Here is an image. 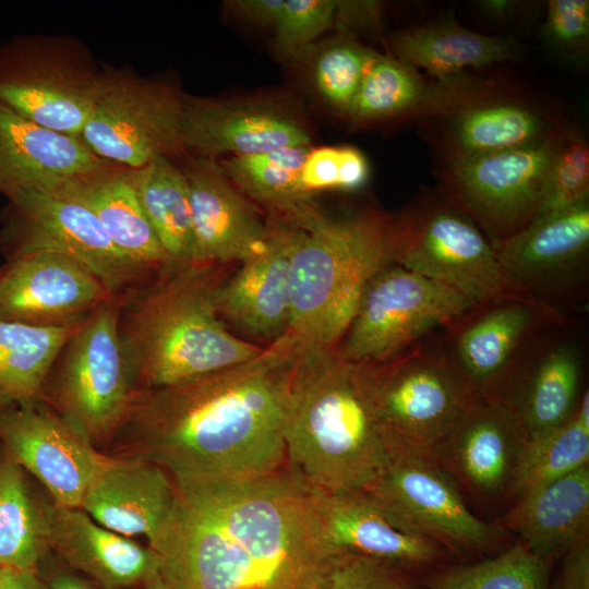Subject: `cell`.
<instances>
[{
	"label": "cell",
	"mask_w": 589,
	"mask_h": 589,
	"mask_svg": "<svg viewBox=\"0 0 589 589\" xmlns=\"http://www.w3.org/2000/svg\"><path fill=\"white\" fill-rule=\"evenodd\" d=\"M108 164L81 137L43 128L0 103V194L49 191Z\"/></svg>",
	"instance_id": "obj_26"
},
{
	"label": "cell",
	"mask_w": 589,
	"mask_h": 589,
	"mask_svg": "<svg viewBox=\"0 0 589 589\" xmlns=\"http://www.w3.org/2000/svg\"><path fill=\"white\" fill-rule=\"evenodd\" d=\"M80 324L48 327L0 321V404L41 402L52 366Z\"/></svg>",
	"instance_id": "obj_31"
},
{
	"label": "cell",
	"mask_w": 589,
	"mask_h": 589,
	"mask_svg": "<svg viewBox=\"0 0 589 589\" xmlns=\"http://www.w3.org/2000/svg\"><path fill=\"white\" fill-rule=\"evenodd\" d=\"M105 79L74 40L31 39L0 61V103L43 128L81 137Z\"/></svg>",
	"instance_id": "obj_10"
},
{
	"label": "cell",
	"mask_w": 589,
	"mask_h": 589,
	"mask_svg": "<svg viewBox=\"0 0 589 589\" xmlns=\"http://www.w3.org/2000/svg\"><path fill=\"white\" fill-rule=\"evenodd\" d=\"M293 359L286 334L243 363L137 389L107 455L147 460L173 479H244L283 468Z\"/></svg>",
	"instance_id": "obj_2"
},
{
	"label": "cell",
	"mask_w": 589,
	"mask_h": 589,
	"mask_svg": "<svg viewBox=\"0 0 589 589\" xmlns=\"http://www.w3.org/2000/svg\"><path fill=\"white\" fill-rule=\"evenodd\" d=\"M181 111L182 94L169 84L107 72L81 139L99 158L136 169L158 156L185 153Z\"/></svg>",
	"instance_id": "obj_14"
},
{
	"label": "cell",
	"mask_w": 589,
	"mask_h": 589,
	"mask_svg": "<svg viewBox=\"0 0 589 589\" xmlns=\"http://www.w3.org/2000/svg\"><path fill=\"white\" fill-rule=\"evenodd\" d=\"M492 247L514 294L565 315L563 306L587 277L589 204L541 214Z\"/></svg>",
	"instance_id": "obj_15"
},
{
	"label": "cell",
	"mask_w": 589,
	"mask_h": 589,
	"mask_svg": "<svg viewBox=\"0 0 589 589\" xmlns=\"http://www.w3.org/2000/svg\"><path fill=\"white\" fill-rule=\"evenodd\" d=\"M173 481L172 514L148 543L169 589H325L344 553L328 540L320 493L286 465L252 478Z\"/></svg>",
	"instance_id": "obj_1"
},
{
	"label": "cell",
	"mask_w": 589,
	"mask_h": 589,
	"mask_svg": "<svg viewBox=\"0 0 589 589\" xmlns=\"http://www.w3.org/2000/svg\"><path fill=\"white\" fill-rule=\"evenodd\" d=\"M549 566L516 540L485 558L433 570L422 578V589H549Z\"/></svg>",
	"instance_id": "obj_37"
},
{
	"label": "cell",
	"mask_w": 589,
	"mask_h": 589,
	"mask_svg": "<svg viewBox=\"0 0 589 589\" xmlns=\"http://www.w3.org/2000/svg\"><path fill=\"white\" fill-rule=\"evenodd\" d=\"M228 3L237 14L251 23L275 26L285 0H239Z\"/></svg>",
	"instance_id": "obj_47"
},
{
	"label": "cell",
	"mask_w": 589,
	"mask_h": 589,
	"mask_svg": "<svg viewBox=\"0 0 589 589\" xmlns=\"http://www.w3.org/2000/svg\"><path fill=\"white\" fill-rule=\"evenodd\" d=\"M231 264L168 265L121 297L119 333L136 389L178 384L249 361L264 348L231 334L217 294Z\"/></svg>",
	"instance_id": "obj_3"
},
{
	"label": "cell",
	"mask_w": 589,
	"mask_h": 589,
	"mask_svg": "<svg viewBox=\"0 0 589 589\" xmlns=\"http://www.w3.org/2000/svg\"><path fill=\"white\" fill-rule=\"evenodd\" d=\"M444 85L428 86L417 69L397 58L378 55L369 65L349 116L356 121H371L420 109H445L450 105Z\"/></svg>",
	"instance_id": "obj_36"
},
{
	"label": "cell",
	"mask_w": 589,
	"mask_h": 589,
	"mask_svg": "<svg viewBox=\"0 0 589 589\" xmlns=\"http://www.w3.org/2000/svg\"><path fill=\"white\" fill-rule=\"evenodd\" d=\"M589 465V392L581 393L570 417L545 435L528 442L513 502L521 494Z\"/></svg>",
	"instance_id": "obj_38"
},
{
	"label": "cell",
	"mask_w": 589,
	"mask_h": 589,
	"mask_svg": "<svg viewBox=\"0 0 589 589\" xmlns=\"http://www.w3.org/2000/svg\"><path fill=\"white\" fill-rule=\"evenodd\" d=\"M182 171L189 185L194 262L243 263L263 251L268 224L233 188L216 159L195 156Z\"/></svg>",
	"instance_id": "obj_23"
},
{
	"label": "cell",
	"mask_w": 589,
	"mask_h": 589,
	"mask_svg": "<svg viewBox=\"0 0 589 589\" xmlns=\"http://www.w3.org/2000/svg\"><path fill=\"white\" fill-rule=\"evenodd\" d=\"M120 304L121 297H112L80 324L44 394L49 407L97 448L108 446L137 390L120 338Z\"/></svg>",
	"instance_id": "obj_7"
},
{
	"label": "cell",
	"mask_w": 589,
	"mask_h": 589,
	"mask_svg": "<svg viewBox=\"0 0 589 589\" xmlns=\"http://www.w3.org/2000/svg\"><path fill=\"white\" fill-rule=\"evenodd\" d=\"M284 438L287 468L321 494L364 491L377 477L387 449L337 348L294 345Z\"/></svg>",
	"instance_id": "obj_4"
},
{
	"label": "cell",
	"mask_w": 589,
	"mask_h": 589,
	"mask_svg": "<svg viewBox=\"0 0 589 589\" xmlns=\"http://www.w3.org/2000/svg\"><path fill=\"white\" fill-rule=\"evenodd\" d=\"M497 524L551 561L588 538L589 465L518 496Z\"/></svg>",
	"instance_id": "obj_28"
},
{
	"label": "cell",
	"mask_w": 589,
	"mask_h": 589,
	"mask_svg": "<svg viewBox=\"0 0 589 589\" xmlns=\"http://www.w3.org/2000/svg\"><path fill=\"white\" fill-rule=\"evenodd\" d=\"M0 440L8 457L46 488L53 504L63 507H81L107 459V454L41 402L2 406Z\"/></svg>",
	"instance_id": "obj_18"
},
{
	"label": "cell",
	"mask_w": 589,
	"mask_h": 589,
	"mask_svg": "<svg viewBox=\"0 0 589 589\" xmlns=\"http://www.w3.org/2000/svg\"><path fill=\"white\" fill-rule=\"evenodd\" d=\"M326 533L339 553H352L406 569L420 577L452 557L438 545L395 526L364 491L321 494Z\"/></svg>",
	"instance_id": "obj_27"
},
{
	"label": "cell",
	"mask_w": 589,
	"mask_h": 589,
	"mask_svg": "<svg viewBox=\"0 0 589 589\" xmlns=\"http://www.w3.org/2000/svg\"><path fill=\"white\" fill-rule=\"evenodd\" d=\"M49 548L101 589H133L161 578V560L96 522L81 508L49 505Z\"/></svg>",
	"instance_id": "obj_25"
},
{
	"label": "cell",
	"mask_w": 589,
	"mask_h": 589,
	"mask_svg": "<svg viewBox=\"0 0 589 589\" xmlns=\"http://www.w3.org/2000/svg\"><path fill=\"white\" fill-rule=\"evenodd\" d=\"M140 205L170 265L194 262V238L189 185L182 169L158 156L129 169Z\"/></svg>",
	"instance_id": "obj_33"
},
{
	"label": "cell",
	"mask_w": 589,
	"mask_h": 589,
	"mask_svg": "<svg viewBox=\"0 0 589 589\" xmlns=\"http://www.w3.org/2000/svg\"><path fill=\"white\" fill-rule=\"evenodd\" d=\"M46 589H93L86 581L83 579L68 574L59 573L56 574L46 586Z\"/></svg>",
	"instance_id": "obj_50"
},
{
	"label": "cell",
	"mask_w": 589,
	"mask_h": 589,
	"mask_svg": "<svg viewBox=\"0 0 589 589\" xmlns=\"http://www.w3.org/2000/svg\"><path fill=\"white\" fill-rule=\"evenodd\" d=\"M336 5L333 0H286L275 25L278 49L287 57L302 55L335 25Z\"/></svg>",
	"instance_id": "obj_42"
},
{
	"label": "cell",
	"mask_w": 589,
	"mask_h": 589,
	"mask_svg": "<svg viewBox=\"0 0 589 589\" xmlns=\"http://www.w3.org/2000/svg\"><path fill=\"white\" fill-rule=\"evenodd\" d=\"M378 9L374 1H337L335 25L341 28L373 25L378 22Z\"/></svg>",
	"instance_id": "obj_46"
},
{
	"label": "cell",
	"mask_w": 589,
	"mask_h": 589,
	"mask_svg": "<svg viewBox=\"0 0 589 589\" xmlns=\"http://www.w3.org/2000/svg\"><path fill=\"white\" fill-rule=\"evenodd\" d=\"M325 589H422V577L380 560L344 553Z\"/></svg>",
	"instance_id": "obj_43"
},
{
	"label": "cell",
	"mask_w": 589,
	"mask_h": 589,
	"mask_svg": "<svg viewBox=\"0 0 589 589\" xmlns=\"http://www.w3.org/2000/svg\"><path fill=\"white\" fill-rule=\"evenodd\" d=\"M516 2L509 0H484L479 2L483 13L494 19H504L515 9Z\"/></svg>",
	"instance_id": "obj_49"
},
{
	"label": "cell",
	"mask_w": 589,
	"mask_h": 589,
	"mask_svg": "<svg viewBox=\"0 0 589 589\" xmlns=\"http://www.w3.org/2000/svg\"><path fill=\"white\" fill-rule=\"evenodd\" d=\"M398 60L426 70L441 84L454 87L465 68L516 59L519 44L512 37L471 32L454 21H441L397 33L390 40Z\"/></svg>",
	"instance_id": "obj_30"
},
{
	"label": "cell",
	"mask_w": 589,
	"mask_h": 589,
	"mask_svg": "<svg viewBox=\"0 0 589 589\" xmlns=\"http://www.w3.org/2000/svg\"><path fill=\"white\" fill-rule=\"evenodd\" d=\"M564 555L555 589H589L588 538L572 546Z\"/></svg>",
	"instance_id": "obj_45"
},
{
	"label": "cell",
	"mask_w": 589,
	"mask_h": 589,
	"mask_svg": "<svg viewBox=\"0 0 589 589\" xmlns=\"http://www.w3.org/2000/svg\"><path fill=\"white\" fill-rule=\"evenodd\" d=\"M112 297L92 273L59 254L17 255L0 268V321L75 325Z\"/></svg>",
	"instance_id": "obj_20"
},
{
	"label": "cell",
	"mask_w": 589,
	"mask_h": 589,
	"mask_svg": "<svg viewBox=\"0 0 589 589\" xmlns=\"http://www.w3.org/2000/svg\"><path fill=\"white\" fill-rule=\"evenodd\" d=\"M49 549V505L37 501L7 456L0 460V567L37 569Z\"/></svg>",
	"instance_id": "obj_34"
},
{
	"label": "cell",
	"mask_w": 589,
	"mask_h": 589,
	"mask_svg": "<svg viewBox=\"0 0 589 589\" xmlns=\"http://www.w3.org/2000/svg\"><path fill=\"white\" fill-rule=\"evenodd\" d=\"M369 164L351 146H326L310 149L301 171V184L309 199L321 191L357 190L369 178Z\"/></svg>",
	"instance_id": "obj_40"
},
{
	"label": "cell",
	"mask_w": 589,
	"mask_h": 589,
	"mask_svg": "<svg viewBox=\"0 0 589 589\" xmlns=\"http://www.w3.org/2000/svg\"><path fill=\"white\" fill-rule=\"evenodd\" d=\"M588 143L576 133L562 135L540 215L588 202Z\"/></svg>",
	"instance_id": "obj_41"
},
{
	"label": "cell",
	"mask_w": 589,
	"mask_h": 589,
	"mask_svg": "<svg viewBox=\"0 0 589 589\" xmlns=\"http://www.w3.org/2000/svg\"><path fill=\"white\" fill-rule=\"evenodd\" d=\"M299 227L274 217L263 251L223 283L217 310L244 333L271 342L287 334L292 312L291 267Z\"/></svg>",
	"instance_id": "obj_22"
},
{
	"label": "cell",
	"mask_w": 589,
	"mask_h": 589,
	"mask_svg": "<svg viewBox=\"0 0 589 589\" xmlns=\"http://www.w3.org/2000/svg\"><path fill=\"white\" fill-rule=\"evenodd\" d=\"M292 312L299 348H337L372 276L393 262L396 217L368 211L330 219L312 204L292 221Z\"/></svg>",
	"instance_id": "obj_5"
},
{
	"label": "cell",
	"mask_w": 589,
	"mask_h": 589,
	"mask_svg": "<svg viewBox=\"0 0 589 589\" xmlns=\"http://www.w3.org/2000/svg\"><path fill=\"white\" fill-rule=\"evenodd\" d=\"M393 262L454 288L477 305L516 296L490 240L453 207L417 206L396 217Z\"/></svg>",
	"instance_id": "obj_13"
},
{
	"label": "cell",
	"mask_w": 589,
	"mask_h": 589,
	"mask_svg": "<svg viewBox=\"0 0 589 589\" xmlns=\"http://www.w3.org/2000/svg\"><path fill=\"white\" fill-rule=\"evenodd\" d=\"M562 134L529 146L454 157L446 184L458 212L490 242L506 239L539 215Z\"/></svg>",
	"instance_id": "obj_11"
},
{
	"label": "cell",
	"mask_w": 589,
	"mask_h": 589,
	"mask_svg": "<svg viewBox=\"0 0 589 589\" xmlns=\"http://www.w3.org/2000/svg\"><path fill=\"white\" fill-rule=\"evenodd\" d=\"M353 366L387 452L433 458L477 398L440 340Z\"/></svg>",
	"instance_id": "obj_6"
},
{
	"label": "cell",
	"mask_w": 589,
	"mask_h": 589,
	"mask_svg": "<svg viewBox=\"0 0 589 589\" xmlns=\"http://www.w3.org/2000/svg\"><path fill=\"white\" fill-rule=\"evenodd\" d=\"M11 569L0 567V589L2 588L4 580Z\"/></svg>",
	"instance_id": "obj_52"
},
{
	"label": "cell",
	"mask_w": 589,
	"mask_h": 589,
	"mask_svg": "<svg viewBox=\"0 0 589 589\" xmlns=\"http://www.w3.org/2000/svg\"><path fill=\"white\" fill-rule=\"evenodd\" d=\"M527 440L497 400L477 397L433 458L461 492L484 506L512 501Z\"/></svg>",
	"instance_id": "obj_19"
},
{
	"label": "cell",
	"mask_w": 589,
	"mask_h": 589,
	"mask_svg": "<svg viewBox=\"0 0 589 589\" xmlns=\"http://www.w3.org/2000/svg\"><path fill=\"white\" fill-rule=\"evenodd\" d=\"M49 191L88 208L112 243L149 274L170 265L140 205L129 168L109 163Z\"/></svg>",
	"instance_id": "obj_29"
},
{
	"label": "cell",
	"mask_w": 589,
	"mask_h": 589,
	"mask_svg": "<svg viewBox=\"0 0 589 589\" xmlns=\"http://www.w3.org/2000/svg\"><path fill=\"white\" fill-rule=\"evenodd\" d=\"M364 492L395 526L438 545L452 558L476 561L514 542L497 522L472 513L456 482L434 458L387 452Z\"/></svg>",
	"instance_id": "obj_8"
},
{
	"label": "cell",
	"mask_w": 589,
	"mask_h": 589,
	"mask_svg": "<svg viewBox=\"0 0 589 589\" xmlns=\"http://www.w3.org/2000/svg\"><path fill=\"white\" fill-rule=\"evenodd\" d=\"M582 350L563 316L542 326L519 353L495 400L515 418L527 443L563 424L575 410Z\"/></svg>",
	"instance_id": "obj_16"
},
{
	"label": "cell",
	"mask_w": 589,
	"mask_h": 589,
	"mask_svg": "<svg viewBox=\"0 0 589 589\" xmlns=\"http://www.w3.org/2000/svg\"><path fill=\"white\" fill-rule=\"evenodd\" d=\"M1 589H46L40 581L37 569H11Z\"/></svg>",
	"instance_id": "obj_48"
},
{
	"label": "cell",
	"mask_w": 589,
	"mask_h": 589,
	"mask_svg": "<svg viewBox=\"0 0 589 589\" xmlns=\"http://www.w3.org/2000/svg\"><path fill=\"white\" fill-rule=\"evenodd\" d=\"M543 33L557 48H584L589 38V1H549Z\"/></svg>",
	"instance_id": "obj_44"
},
{
	"label": "cell",
	"mask_w": 589,
	"mask_h": 589,
	"mask_svg": "<svg viewBox=\"0 0 589 589\" xmlns=\"http://www.w3.org/2000/svg\"><path fill=\"white\" fill-rule=\"evenodd\" d=\"M555 134L540 111L516 100L461 104L450 120L455 157L529 146Z\"/></svg>",
	"instance_id": "obj_32"
},
{
	"label": "cell",
	"mask_w": 589,
	"mask_h": 589,
	"mask_svg": "<svg viewBox=\"0 0 589 589\" xmlns=\"http://www.w3.org/2000/svg\"><path fill=\"white\" fill-rule=\"evenodd\" d=\"M181 143L185 153L216 159L291 146H309L303 124L276 103L212 100L182 95Z\"/></svg>",
	"instance_id": "obj_21"
},
{
	"label": "cell",
	"mask_w": 589,
	"mask_h": 589,
	"mask_svg": "<svg viewBox=\"0 0 589 589\" xmlns=\"http://www.w3.org/2000/svg\"><path fill=\"white\" fill-rule=\"evenodd\" d=\"M8 199L10 214L1 238L8 259L31 253L62 255L118 297L151 275L112 243L85 206L44 190H20Z\"/></svg>",
	"instance_id": "obj_12"
},
{
	"label": "cell",
	"mask_w": 589,
	"mask_h": 589,
	"mask_svg": "<svg viewBox=\"0 0 589 589\" xmlns=\"http://www.w3.org/2000/svg\"><path fill=\"white\" fill-rule=\"evenodd\" d=\"M176 501L175 481L161 467L107 455L80 508L109 530L143 536L151 543L168 522Z\"/></svg>",
	"instance_id": "obj_24"
},
{
	"label": "cell",
	"mask_w": 589,
	"mask_h": 589,
	"mask_svg": "<svg viewBox=\"0 0 589 589\" xmlns=\"http://www.w3.org/2000/svg\"><path fill=\"white\" fill-rule=\"evenodd\" d=\"M376 56L353 41H340L324 49L314 65V82L322 97L349 113L361 81Z\"/></svg>",
	"instance_id": "obj_39"
},
{
	"label": "cell",
	"mask_w": 589,
	"mask_h": 589,
	"mask_svg": "<svg viewBox=\"0 0 589 589\" xmlns=\"http://www.w3.org/2000/svg\"><path fill=\"white\" fill-rule=\"evenodd\" d=\"M309 146L232 156L219 163L228 179L245 194L267 207L275 217L292 220L312 204L301 184Z\"/></svg>",
	"instance_id": "obj_35"
},
{
	"label": "cell",
	"mask_w": 589,
	"mask_h": 589,
	"mask_svg": "<svg viewBox=\"0 0 589 589\" xmlns=\"http://www.w3.org/2000/svg\"><path fill=\"white\" fill-rule=\"evenodd\" d=\"M476 305L449 286L389 263L365 285L337 352L353 364L384 361Z\"/></svg>",
	"instance_id": "obj_9"
},
{
	"label": "cell",
	"mask_w": 589,
	"mask_h": 589,
	"mask_svg": "<svg viewBox=\"0 0 589 589\" xmlns=\"http://www.w3.org/2000/svg\"><path fill=\"white\" fill-rule=\"evenodd\" d=\"M133 589H169L168 586L164 582V580L160 578L158 580H155L149 584H145L139 587H135Z\"/></svg>",
	"instance_id": "obj_51"
},
{
	"label": "cell",
	"mask_w": 589,
	"mask_h": 589,
	"mask_svg": "<svg viewBox=\"0 0 589 589\" xmlns=\"http://www.w3.org/2000/svg\"><path fill=\"white\" fill-rule=\"evenodd\" d=\"M563 316L537 301L506 296L478 304L445 326L447 338L440 342L473 394L496 399L525 346L542 326Z\"/></svg>",
	"instance_id": "obj_17"
}]
</instances>
